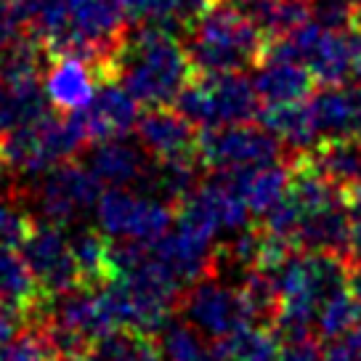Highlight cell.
Masks as SVG:
<instances>
[{"mask_svg": "<svg viewBox=\"0 0 361 361\" xmlns=\"http://www.w3.org/2000/svg\"><path fill=\"white\" fill-rule=\"evenodd\" d=\"M276 361H324L322 353L311 340H290L287 348H282Z\"/></svg>", "mask_w": 361, "mask_h": 361, "instance_id": "obj_32", "label": "cell"}, {"mask_svg": "<svg viewBox=\"0 0 361 361\" xmlns=\"http://www.w3.org/2000/svg\"><path fill=\"white\" fill-rule=\"evenodd\" d=\"M308 157L340 192L361 189V138H324L316 149H308Z\"/></svg>", "mask_w": 361, "mask_h": 361, "instance_id": "obj_20", "label": "cell"}, {"mask_svg": "<svg viewBox=\"0 0 361 361\" xmlns=\"http://www.w3.org/2000/svg\"><path fill=\"white\" fill-rule=\"evenodd\" d=\"M348 260L335 252H316L293 255L274 271L276 290H279V311L276 327L287 340H308L314 332L316 311L329 293L345 287Z\"/></svg>", "mask_w": 361, "mask_h": 361, "instance_id": "obj_2", "label": "cell"}, {"mask_svg": "<svg viewBox=\"0 0 361 361\" xmlns=\"http://www.w3.org/2000/svg\"><path fill=\"white\" fill-rule=\"evenodd\" d=\"M204 335L189 322H165L157 329L159 361H221L215 348H207Z\"/></svg>", "mask_w": 361, "mask_h": 361, "instance_id": "obj_25", "label": "cell"}, {"mask_svg": "<svg viewBox=\"0 0 361 361\" xmlns=\"http://www.w3.org/2000/svg\"><path fill=\"white\" fill-rule=\"evenodd\" d=\"M215 353L221 361H276L282 345L269 324H242L231 335L215 340Z\"/></svg>", "mask_w": 361, "mask_h": 361, "instance_id": "obj_22", "label": "cell"}, {"mask_svg": "<svg viewBox=\"0 0 361 361\" xmlns=\"http://www.w3.org/2000/svg\"><path fill=\"white\" fill-rule=\"evenodd\" d=\"M197 157L200 165L210 170L250 168L284 157V144L266 128L234 123L202 128V133H197Z\"/></svg>", "mask_w": 361, "mask_h": 361, "instance_id": "obj_8", "label": "cell"}, {"mask_svg": "<svg viewBox=\"0 0 361 361\" xmlns=\"http://www.w3.org/2000/svg\"><path fill=\"white\" fill-rule=\"evenodd\" d=\"M135 133L152 159H200L194 123H189L178 109L152 106L138 117Z\"/></svg>", "mask_w": 361, "mask_h": 361, "instance_id": "obj_13", "label": "cell"}, {"mask_svg": "<svg viewBox=\"0 0 361 361\" xmlns=\"http://www.w3.org/2000/svg\"><path fill=\"white\" fill-rule=\"evenodd\" d=\"M361 324V300L353 295V290L340 287L335 293H329L319 311H316L314 329L324 340H335L340 335L350 332L353 327Z\"/></svg>", "mask_w": 361, "mask_h": 361, "instance_id": "obj_27", "label": "cell"}, {"mask_svg": "<svg viewBox=\"0 0 361 361\" xmlns=\"http://www.w3.org/2000/svg\"><path fill=\"white\" fill-rule=\"evenodd\" d=\"M85 149V141L75 123L67 117L45 112L30 123L16 125L0 138V154L22 176H40L67 157Z\"/></svg>", "mask_w": 361, "mask_h": 361, "instance_id": "obj_5", "label": "cell"}, {"mask_svg": "<svg viewBox=\"0 0 361 361\" xmlns=\"http://www.w3.org/2000/svg\"><path fill=\"white\" fill-rule=\"evenodd\" d=\"M90 361H159L157 343L135 329H114L96 340L88 350Z\"/></svg>", "mask_w": 361, "mask_h": 361, "instance_id": "obj_26", "label": "cell"}, {"mask_svg": "<svg viewBox=\"0 0 361 361\" xmlns=\"http://www.w3.org/2000/svg\"><path fill=\"white\" fill-rule=\"evenodd\" d=\"M22 324H30L27 314L19 311L16 305L0 300V343H6L11 335H16V329L22 327Z\"/></svg>", "mask_w": 361, "mask_h": 361, "instance_id": "obj_31", "label": "cell"}, {"mask_svg": "<svg viewBox=\"0 0 361 361\" xmlns=\"http://www.w3.org/2000/svg\"><path fill=\"white\" fill-rule=\"evenodd\" d=\"M189 56L194 72H239L258 67L266 37L247 13L218 0L189 30Z\"/></svg>", "mask_w": 361, "mask_h": 361, "instance_id": "obj_3", "label": "cell"}, {"mask_svg": "<svg viewBox=\"0 0 361 361\" xmlns=\"http://www.w3.org/2000/svg\"><path fill=\"white\" fill-rule=\"evenodd\" d=\"M260 123L290 152H305L319 141V130L314 125L311 106L303 102L266 104V109L260 112Z\"/></svg>", "mask_w": 361, "mask_h": 361, "instance_id": "obj_21", "label": "cell"}, {"mask_svg": "<svg viewBox=\"0 0 361 361\" xmlns=\"http://www.w3.org/2000/svg\"><path fill=\"white\" fill-rule=\"evenodd\" d=\"M192 75L189 48L178 35L157 24H141L133 37H125L109 69V80L147 106L173 104Z\"/></svg>", "mask_w": 361, "mask_h": 361, "instance_id": "obj_1", "label": "cell"}, {"mask_svg": "<svg viewBox=\"0 0 361 361\" xmlns=\"http://www.w3.org/2000/svg\"><path fill=\"white\" fill-rule=\"evenodd\" d=\"M266 40L284 37L300 24L311 22L314 0H260L245 11Z\"/></svg>", "mask_w": 361, "mask_h": 361, "instance_id": "obj_23", "label": "cell"}, {"mask_svg": "<svg viewBox=\"0 0 361 361\" xmlns=\"http://www.w3.org/2000/svg\"><path fill=\"white\" fill-rule=\"evenodd\" d=\"M35 218L22 194H0V247H22L32 234Z\"/></svg>", "mask_w": 361, "mask_h": 361, "instance_id": "obj_29", "label": "cell"}, {"mask_svg": "<svg viewBox=\"0 0 361 361\" xmlns=\"http://www.w3.org/2000/svg\"><path fill=\"white\" fill-rule=\"evenodd\" d=\"M180 308L186 322L207 340H221L242 324H250V314L239 287L207 274L183 293Z\"/></svg>", "mask_w": 361, "mask_h": 361, "instance_id": "obj_9", "label": "cell"}, {"mask_svg": "<svg viewBox=\"0 0 361 361\" xmlns=\"http://www.w3.org/2000/svg\"><path fill=\"white\" fill-rule=\"evenodd\" d=\"M22 255L45 298L69 293L82 284V276L69 247V237L61 226L45 224V221L35 224L32 234L22 245Z\"/></svg>", "mask_w": 361, "mask_h": 361, "instance_id": "obj_10", "label": "cell"}, {"mask_svg": "<svg viewBox=\"0 0 361 361\" xmlns=\"http://www.w3.org/2000/svg\"><path fill=\"white\" fill-rule=\"evenodd\" d=\"M54 361H90L85 353H59Z\"/></svg>", "mask_w": 361, "mask_h": 361, "instance_id": "obj_35", "label": "cell"}, {"mask_svg": "<svg viewBox=\"0 0 361 361\" xmlns=\"http://www.w3.org/2000/svg\"><path fill=\"white\" fill-rule=\"evenodd\" d=\"M54 67L45 78V96L56 109L72 112V109H82L90 99L96 96V72L88 61L78 56H59L51 61Z\"/></svg>", "mask_w": 361, "mask_h": 361, "instance_id": "obj_17", "label": "cell"}, {"mask_svg": "<svg viewBox=\"0 0 361 361\" xmlns=\"http://www.w3.org/2000/svg\"><path fill=\"white\" fill-rule=\"evenodd\" d=\"M11 192V165L0 154V194Z\"/></svg>", "mask_w": 361, "mask_h": 361, "instance_id": "obj_33", "label": "cell"}, {"mask_svg": "<svg viewBox=\"0 0 361 361\" xmlns=\"http://www.w3.org/2000/svg\"><path fill=\"white\" fill-rule=\"evenodd\" d=\"M224 3H228V6H237V8H242V11H247L250 6H255V3H260V0H224Z\"/></svg>", "mask_w": 361, "mask_h": 361, "instance_id": "obj_36", "label": "cell"}, {"mask_svg": "<svg viewBox=\"0 0 361 361\" xmlns=\"http://www.w3.org/2000/svg\"><path fill=\"white\" fill-rule=\"evenodd\" d=\"M324 361H361V324L332 340Z\"/></svg>", "mask_w": 361, "mask_h": 361, "instance_id": "obj_30", "label": "cell"}, {"mask_svg": "<svg viewBox=\"0 0 361 361\" xmlns=\"http://www.w3.org/2000/svg\"><path fill=\"white\" fill-rule=\"evenodd\" d=\"M308 106L322 141L356 135L361 120V80L353 85H322V90L311 96Z\"/></svg>", "mask_w": 361, "mask_h": 361, "instance_id": "obj_15", "label": "cell"}, {"mask_svg": "<svg viewBox=\"0 0 361 361\" xmlns=\"http://www.w3.org/2000/svg\"><path fill=\"white\" fill-rule=\"evenodd\" d=\"M0 300L16 305L27 314L30 322L40 316L48 300L24 255H19L16 247H0Z\"/></svg>", "mask_w": 361, "mask_h": 361, "instance_id": "obj_19", "label": "cell"}, {"mask_svg": "<svg viewBox=\"0 0 361 361\" xmlns=\"http://www.w3.org/2000/svg\"><path fill=\"white\" fill-rule=\"evenodd\" d=\"M59 353L48 338L43 324L30 322V327L19 335H11L6 343H0V361H54Z\"/></svg>", "mask_w": 361, "mask_h": 361, "instance_id": "obj_28", "label": "cell"}, {"mask_svg": "<svg viewBox=\"0 0 361 361\" xmlns=\"http://www.w3.org/2000/svg\"><path fill=\"white\" fill-rule=\"evenodd\" d=\"M149 152L141 141H125L123 135L96 141L88 157V170L106 186H135L149 168Z\"/></svg>", "mask_w": 361, "mask_h": 361, "instance_id": "obj_14", "label": "cell"}, {"mask_svg": "<svg viewBox=\"0 0 361 361\" xmlns=\"http://www.w3.org/2000/svg\"><path fill=\"white\" fill-rule=\"evenodd\" d=\"M350 276V290H353V295L361 300V266H353V269L348 271Z\"/></svg>", "mask_w": 361, "mask_h": 361, "instance_id": "obj_34", "label": "cell"}, {"mask_svg": "<svg viewBox=\"0 0 361 361\" xmlns=\"http://www.w3.org/2000/svg\"><path fill=\"white\" fill-rule=\"evenodd\" d=\"M332 3H348V6H356V3H361V0H332Z\"/></svg>", "mask_w": 361, "mask_h": 361, "instance_id": "obj_37", "label": "cell"}, {"mask_svg": "<svg viewBox=\"0 0 361 361\" xmlns=\"http://www.w3.org/2000/svg\"><path fill=\"white\" fill-rule=\"evenodd\" d=\"M314 85L311 69L300 61H263L252 80V88L263 104L303 102L314 93Z\"/></svg>", "mask_w": 361, "mask_h": 361, "instance_id": "obj_18", "label": "cell"}, {"mask_svg": "<svg viewBox=\"0 0 361 361\" xmlns=\"http://www.w3.org/2000/svg\"><path fill=\"white\" fill-rule=\"evenodd\" d=\"M305 64L316 85H353L361 80V30H324L314 48L308 51Z\"/></svg>", "mask_w": 361, "mask_h": 361, "instance_id": "obj_12", "label": "cell"}, {"mask_svg": "<svg viewBox=\"0 0 361 361\" xmlns=\"http://www.w3.org/2000/svg\"><path fill=\"white\" fill-rule=\"evenodd\" d=\"M102 194V180L88 168L78 162H59L45 173L35 176V183L22 194L30 210L37 213L45 224L54 226H78V221L96 207V200Z\"/></svg>", "mask_w": 361, "mask_h": 361, "instance_id": "obj_6", "label": "cell"}, {"mask_svg": "<svg viewBox=\"0 0 361 361\" xmlns=\"http://www.w3.org/2000/svg\"><path fill=\"white\" fill-rule=\"evenodd\" d=\"M173 224V204L128 186H109L96 200V226L109 239L154 242Z\"/></svg>", "mask_w": 361, "mask_h": 361, "instance_id": "obj_7", "label": "cell"}, {"mask_svg": "<svg viewBox=\"0 0 361 361\" xmlns=\"http://www.w3.org/2000/svg\"><path fill=\"white\" fill-rule=\"evenodd\" d=\"M224 173L226 178L234 183L239 197L245 200L250 213L266 215L287 194V186H290V157L284 159V162L231 168L224 170Z\"/></svg>", "mask_w": 361, "mask_h": 361, "instance_id": "obj_16", "label": "cell"}, {"mask_svg": "<svg viewBox=\"0 0 361 361\" xmlns=\"http://www.w3.org/2000/svg\"><path fill=\"white\" fill-rule=\"evenodd\" d=\"M69 247L78 263V271L82 276V284L99 287L109 279V237L96 226H75Z\"/></svg>", "mask_w": 361, "mask_h": 361, "instance_id": "obj_24", "label": "cell"}, {"mask_svg": "<svg viewBox=\"0 0 361 361\" xmlns=\"http://www.w3.org/2000/svg\"><path fill=\"white\" fill-rule=\"evenodd\" d=\"M258 93L239 72H194L176 99L189 123L200 128L250 123L258 114Z\"/></svg>", "mask_w": 361, "mask_h": 361, "instance_id": "obj_4", "label": "cell"}, {"mask_svg": "<svg viewBox=\"0 0 361 361\" xmlns=\"http://www.w3.org/2000/svg\"><path fill=\"white\" fill-rule=\"evenodd\" d=\"M99 85H102V90H96L90 104L69 112V120L75 123L85 144H96L104 138L130 133L138 123V102L120 82L106 80Z\"/></svg>", "mask_w": 361, "mask_h": 361, "instance_id": "obj_11", "label": "cell"}]
</instances>
